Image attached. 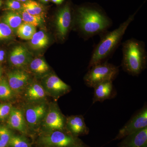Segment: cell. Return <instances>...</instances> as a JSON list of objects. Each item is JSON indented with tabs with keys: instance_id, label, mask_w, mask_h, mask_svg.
I'll return each instance as SVG.
<instances>
[{
	"instance_id": "6da1fadb",
	"label": "cell",
	"mask_w": 147,
	"mask_h": 147,
	"mask_svg": "<svg viewBox=\"0 0 147 147\" xmlns=\"http://www.w3.org/2000/svg\"><path fill=\"white\" fill-rule=\"evenodd\" d=\"M112 24L105 11L95 3H84L74 9L73 26L85 40L107 31Z\"/></svg>"
},
{
	"instance_id": "d6986e66",
	"label": "cell",
	"mask_w": 147,
	"mask_h": 147,
	"mask_svg": "<svg viewBox=\"0 0 147 147\" xmlns=\"http://www.w3.org/2000/svg\"><path fill=\"white\" fill-rule=\"evenodd\" d=\"M30 40L31 47L34 50H40L45 48L49 43L48 36L42 31L36 32Z\"/></svg>"
},
{
	"instance_id": "7402d4cb",
	"label": "cell",
	"mask_w": 147,
	"mask_h": 147,
	"mask_svg": "<svg viewBox=\"0 0 147 147\" xmlns=\"http://www.w3.org/2000/svg\"><path fill=\"white\" fill-rule=\"evenodd\" d=\"M18 12L21 15L23 22L34 26H38L44 21V17L32 15L22 9Z\"/></svg>"
},
{
	"instance_id": "4dcf8cb0",
	"label": "cell",
	"mask_w": 147,
	"mask_h": 147,
	"mask_svg": "<svg viewBox=\"0 0 147 147\" xmlns=\"http://www.w3.org/2000/svg\"><path fill=\"white\" fill-rule=\"evenodd\" d=\"M52 2L57 5H61L64 2L65 0H50Z\"/></svg>"
},
{
	"instance_id": "ba28073f",
	"label": "cell",
	"mask_w": 147,
	"mask_h": 147,
	"mask_svg": "<svg viewBox=\"0 0 147 147\" xmlns=\"http://www.w3.org/2000/svg\"><path fill=\"white\" fill-rule=\"evenodd\" d=\"M32 55L28 50L22 45H17L11 51L9 62L16 67H22L30 63Z\"/></svg>"
},
{
	"instance_id": "8fae6325",
	"label": "cell",
	"mask_w": 147,
	"mask_h": 147,
	"mask_svg": "<svg viewBox=\"0 0 147 147\" xmlns=\"http://www.w3.org/2000/svg\"><path fill=\"white\" fill-rule=\"evenodd\" d=\"M44 84L47 90L57 97L66 93L70 89L67 84L54 74L45 79Z\"/></svg>"
},
{
	"instance_id": "f1b7e54d",
	"label": "cell",
	"mask_w": 147,
	"mask_h": 147,
	"mask_svg": "<svg viewBox=\"0 0 147 147\" xmlns=\"http://www.w3.org/2000/svg\"><path fill=\"white\" fill-rule=\"evenodd\" d=\"M12 107L9 103L0 104V119H4L9 115Z\"/></svg>"
},
{
	"instance_id": "cb8c5ba5",
	"label": "cell",
	"mask_w": 147,
	"mask_h": 147,
	"mask_svg": "<svg viewBox=\"0 0 147 147\" xmlns=\"http://www.w3.org/2000/svg\"><path fill=\"white\" fill-rule=\"evenodd\" d=\"M13 93L7 81L5 79H1L0 81V99H10L13 96Z\"/></svg>"
},
{
	"instance_id": "ac0fdd59",
	"label": "cell",
	"mask_w": 147,
	"mask_h": 147,
	"mask_svg": "<svg viewBox=\"0 0 147 147\" xmlns=\"http://www.w3.org/2000/svg\"><path fill=\"white\" fill-rule=\"evenodd\" d=\"M46 9L43 5L33 0H28L26 2L22 3V10L34 16L44 17Z\"/></svg>"
},
{
	"instance_id": "4fadbf2b",
	"label": "cell",
	"mask_w": 147,
	"mask_h": 147,
	"mask_svg": "<svg viewBox=\"0 0 147 147\" xmlns=\"http://www.w3.org/2000/svg\"><path fill=\"white\" fill-rule=\"evenodd\" d=\"M66 125L69 130L75 135L87 134L89 131L84 117L82 115L69 117L66 120Z\"/></svg>"
},
{
	"instance_id": "e575fe53",
	"label": "cell",
	"mask_w": 147,
	"mask_h": 147,
	"mask_svg": "<svg viewBox=\"0 0 147 147\" xmlns=\"http://www.w3.org/2000/svg\"><path fill=\"white\" fill-rule=\"evenodd\" d=\"M2 73V69L1 68V67H0V81L1 79Z\"/></svg>"
},
{
	"instance_id": "836d02e7",
	"label": "cell",
	"mask_w": 147,
	"mask_h": 147,
	"mask_svg": "<svg viewBox=\"0 0 147 147\" xmlns=\"http://www.w3.org/2000/svg\"><path fill=\"white\" fill-rule=\"evenodd\" d=\"M39 1H41V2L44 3H47L50 0H39Z\"/></svg>"
},
{
	"instance_id": "603a6c76",
	"label": "cell",
	"mask_w": 147,
	"mask_h": 147,
	"mask_svg": "<svg viewBox=\"0 0 147 147\" xmlns=\"http://www.w3.org/2000/svg\"><path fill=\"white\" fill-rule=\"evenodd\" d=\"M30 67L32 71L39 74L46 73L49 70V66L46 62L40 58H37L32 61Z\"/></svg>"
},
{
	"instance_id": "7a4b0ae2",
	"label": "cell",
	"mask_w": 147,
	"mask_h": 147,
	"mask_svg": "<svg viewBox=\"0 0 147 147\" xmlns=\"http://www.w3.org/2000/svg\"><path fill=\"white\" fill-rule=\"evenodd\" d=\"M141 6L133 14L129 16L126 21L121 23L118 28L112 31H107L99 35L100 41L93 51L88 68L105 62L115 51Z\"/></svg>"
},
{
	"instance_id": "f546056e",
	"label": "cell",
	"mask_w": 147,
	"mask_h": 147,
	"mask_svg": "<svg viewBox=\"0 0 147 147\" xmlns=\"http://www.w3.org/2000/svg\"><path fill=\"white\" fill-rule=\"evenodd\" d=\"M5 53L4 50H0V63L4 60L5 57Z\"/></svg>"
},
{
	"instance_id": "9a60e30c",
	"label": "cell",
	"mask_w": 147,
	"mask_h": 147,
	"mask_svg": "<svg viewBox=\"0 0 147 147\" xmlns=\"http://www.w3.org/2000/svg\"><path fill=\"white\" fill-rule=\"evenodd\" d=\"M8 123L11 128L23 133L26 131V125L24 116L19 109L12 107L9 115Z\"/></svg>"
},
{
	"instance_id": "d6a6232c",
	"label": "cell",
	"mask_w": 147,
	"mask_h": 147,
	"mask_svg": "<svg viewBox=\"0 0 147 147\" xmlns=\"http://www.w3.org/2000/svg\"><path fill=\"white\" fill-rule=\"evenodd\" d=\"M4 1L3 0H0V9L3 6V5Z\"/></svg>"
},
{
	"instance_id": "2e32d148",
	"label": "cell",
	"mask_w": 147,
	"mask_h": 147,
	"mask_svg": "<svg viewBox=\"0 0 147 147\" xmlns=\"http://www.w3.org/2000/svg\"><path fill=\"white\" fill-rule=\"evenodd\" d=\"M46 113V107L43 104L30 107L26 111V118L30 125H36L44 117Z\"/></svg>"
},
{
	"instance_id": "ffe728a7",
	"label": "cell",
	"mask_w": 147,
	"mask_h": 147,
	"mask_svg": "<svg viewBox=\"0 0 147 147\" xmlns=\"http://www.w3.org/2000/svg\"><path fill=\"white\" fill-rule=\"evenodd\" d=\"M45 90L41 85L38 84H32L27 89L26 96L31 100H37L45 97Z\"/></svg>"
},
{
	"instance_id": "d590c367",
	"label": "cell",
	"mask_w": 147,
	"mask_h": 147,
	"mask_svg": "<svg viewBox=\"0 0 147 147\" xmlns=\"http://www.w3.org/2000/svg\"><path fill=\"white\" fill-rule=\"evenodd\" d=\"M77 147H84L83 146H81V145H78V146H77Z\"/></svg>"
},
{
	"instance_id": "44dd1931",
	"label": "cell",
	"mask_w": 147,
	"mask_h": 147,
	"mask_svg": "<svg viewBox=\"0 0 147 147\" xmlns=\"http://www.w3.org/2000/svg\"><path fill=\"white\" fill-rule=\"evenodd\" d=\"M36 32L35 27L24 23H22L16 30L17 36L24 40H30Z\"/></svg>"
},
{
	"instance_id": "5b68a950",
	"label": "cell",
	"mask_w": 147,
	"mask_h": 147,
	"mask_svg": "<svg viewBox=\"0 0 147 147\" xmlns=\"http://www.w3.org/2000/svg\"><path fill=\"white\" fill-rule=\"evenodd\" d=\"M74 9L69 1L58 8L55 17L56 34L61 41L66 38L70 29L73 26Z\"/></svg>"
},
{
	"instance_id": "484cf974",
	"label": "cell",
	"mask_w": 147,
	"mask_h": 147,
	"mask_svg": "<svg viewBox=\"0 0 147 147\" xmlns=\"http://www.w3.org/2000/svg\"><path fill=\"white\" fill-rule=\"evenodd\" d=\"M3 10L18 11L22 9V3L16 0H5L3 3Z\"/></svg>"
},
{
	"instance_id": "277c9868",
	"label": "cell",
	"mask_w": 147,
	"mask_h": 147,
	"mask_svg": "<svg viewBox=\"0 0 147 147\" xmlns=\"http://www.w3.org/2000/svg\"><path fill=\"white\" fill-rule=\"evenodd\" d=\"M119 73L117 66L104 62L89 69L88 71L84 76V81L87 86L94 88L103 82H113Z\"/></svg>"
},
{
	"instance_id": "30bf717a",
	"label": "cell",
	"mask_w": 147,
	"mask_h": 147,
	"mask_svg": "<svg viewBox=\"0 0 147 147\" xmlns=\"http://www.w3.org/2000/svg\"><path fill=\"white\" fill-rule=\"evenodd\" d=\"M9 85L13 92H18L26 86L30 80L27 72L20 69L11 71L7 74Z\"/></svg>"
},
{
	"instance_id": "3957f363",
	"label": "cell",
	"mask_w": 147,
	"mask_h": 147,
	"mask_svg": "<svg viewBox=\"0 0 147 147\" xmlns=\"http://www.w3.org/2000/svg\"><path fill=\"white\" fill-rule=\"evenodd\" d=\"M121 65L124 70L132 76H137L146 68L147 54L145 42L131 38L122 44Z\"/></svg>"
},
{
	"instance_id": "52a82bcc",
	"label": "cell",
	"mask_w": 147,
	"mask_h": 147,
	"mask_svg": "<svg viewBox=\"0 0 147 147\" xmlns=\"http://www.w3.org/2000/svg\"><path fill=\"white\" fill-rule=\"evenodd\" d=\"M43 142L48 146L54 147H71L76 144L73 137L61 130H55L43 137Z\"/></svg>"
},
{
	"instance_id": "4316f807",
	"label": "cell",
	"mask_w": 147,
	"mask_h": 147,
	"mask_svg": "<svg viewBox=\"0 0 147 147\" xmlns=\"http://www.w3.org/2000/svg\"><path fill=\"white\" fill-rule=\"evenodd\" d=\"M11 135L5 127L0 125V147H5L8 144Z\"/></svg>"
},
{
	"instance_id": "8992f818",
	"label": "cell",
	"mask_w": 147,
	"mask_h": 147,
	"mask_svg": "<svg viewBox=\"0 0 147 147\" xmlns=\"http://www.w3.org/2000/svg\"><path fill=\"white\" fill-rule=\"evenodd\" d=\"M147 127L146 106L140 110L122 127L115 139H120Z\"/></svg>"
},
{
	"instance_id": "e0dca14e",
	"label": "cell",
	"mask_w": 147,
	"mask_h": 147,
	"mask_svg": "<svg viewBox=\"0 0 147 147\" xmlns=\"http://www.w3.org/2000/svg\"><path fill=\"white\" fill-rule=\"evenodd\" d=\"M1 21L9 26L12 30L16 31L23 23L20 13L17 11H6L1 18Z\"/></svg>"
},
{
	"instance_id": "7c38bea8",
	"label": "cell",
	"mask_w": 147,
	"mask_h": 147,
	"mask_svg": "<svg viewBox=\"0 0 147 147\" xmlns=\"http://www.w3.org/2000/svg\"><path fill=\"white\" fill-rule=\"evenodd\" d=\"M119 147H147V127L125 137Z\"/></svg>"
},
{
	"instance_id": "9c48e42d",
	"label": "cell",
	"mask_w": 147,
	"mask_h": 147,
	"mask_svg": "<svg viewBox=\"0 0 147 147\" xmlns=\"http://www.w3.org/2000/svg\"><path fill=\"white\" fill-rule=\"evenodd\" d=\"M45 125L52 130L63 131L66 125V120L63 115L56 105H53L45 117Z\"/></svg>"
},
{
	"instance_id": "5bb4252c",
	"label": "cell",
	"mask_w": 147,
	"mask_h": 147,
	"mask_svg": "<svg viewBox=\"0 0 147 147\" xmlns=\"http://www.w3.org/2000/svg\"><path fill=\"white\" fill-rule=\"evenodd\" d=\"M94 95L93 98V103L102 102L109 99L113 94L114 86L113 82L109 81L103 82L96 85L94 88Z\"/></svg>"
},
{
	"instance_id": "1f68e13d",
	"label": "cell",
	"mask_w": 147,
	"mask_h": 147,
	"mask_svg": "<svg viewBox=\"0 0 147 147\" xmlns=\"http://www.w3.org/2000/svg\"><path fill=\"white\" fill-rule=\"evenodd\" d=\"M16 1L20 2L22 3H24L26 2L28 0H16Z\"/></svg>"
},
{
	"instance_id": "83f0119b",
	"label": "cell",
	"mask_w": 147,
	"mask_h": 147,
	"mask_svg": "<svg viewBox=\"0 0 147 147\" xmlns=\"http://www.w3.org/2000/svg\"><path fill=\"white\" fill-rule=\"evenodd\" d=\"M8 144L11 147H29L26 141L18 136H11Z\"/></svg>"
},
{
	"instance_id": "d4e9b609",
	"label": "cell",
	"mask_w": 147,
	"mask_h": 147,
	"mask_svg": "<svg viewBox=\"0 0 147 147\" xmlns=\"http://www.w3.org/2000/svg\"><path fill=\"white\" fill-rule=\"evenodd\" d=\"M13 31L2 21H0V40L10 39L13 36Z\"/></svg>"
}]
</instances>
